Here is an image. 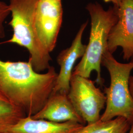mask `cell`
Returning <instances> with one entry per match:
<instances>
[{
	"instance_id": "cell-1",
	"label": "cell",
	"mask_w": 133,
	"mask_h": 133,
	"mask_svg": "<svg viewBox=\"0 0 133 133\" xmlns=\"http://www.w3.org/2000/svg\"><path fill=\"white\" fill-rule=\"evenodd\" d=\"M58 74L50 66L45 73L34 70L31 63L0 59V93L10 103L32 116L51 95Z\"/></svg>"
},
{
	"instance_id": "cell-2",
	"label": "cell",
	"mask_w": 133,
	"mask_h": 133,
	"mask_svg": "<svg viewBox=\"0 0 133 133\" xmlns=\"http://www.w3.org/2000/svg\"><path fill=\"white\" fill-rule=\"evenodd\" d=\"M91 18L89 43L81 61L75 66L72 75L90 78L93 71L97 73L96 82L103 85L104 79L101 75V60L108 50V37L110 29L118 19L117 7L110 6L104 10L99 3H90L86 6Z\"/></svg>"
},
{
	"instance_id": "cell-3",
	"label": "cell",
	"mask_w": 133,
	"mask_h": 133,
	"mask_svg": "<svg viewBox=\"0 0 133 133\" xmlns=\"http://www.w3.org/2000/svg\"><path fill=\"white\" fill-rule=\"evenodd\" d=\"M38 0H10L13 30L11 38L0 43H12L26 48L30 54L29 61L38 73L48 70L52 60L50 53L43 45L36 33L35 14Z\"/></svg>"
},
{
	"instance_id": "cell-4",
	"label": "cell",
	"mask_w": 133,
	"mask_h": 133,
	"mask_svg": "<svg viewBox=\"0 0 133 133\" xmlns=\"http://www.w3.org/2000/svg\"><path fill=\"white\" fill-rule=\"evenodd\" d=\"M101 65L109 72L110 83L105 87L106 108L100 120L107 121L122 117L133 124V97L129 90V78L133 70V58L128 63L117 61L107 50L102 58Z\"/></svg>"
},
{
	"instance_id": "cell-5",
	"label": "cell",
	"mask_w": 133,
	"mask_h": 133,
	"mask_svg": "<svg viewBox=\"0 0 133 133\" xmlns=\"http://www.w3.org/2000/svg\"><path fill=\"white\" fill-rule=\"evenodd\" d=\"M95 82L89 78L72 75L68 94L76 112L87 124L100 120V112L106 104L105 94Z\"/></svg>"
},
{
	"instance_id": "cell-6",
	"label": "cell",
	"mask_w": 133,
	"mask_h": 133,
	"mask_svg": "<svg viewBox=\"0 0 133 133\" xmlns=\"http://www.w3.org/2000/svg\"><path fill=\"white\" fill-rule=\"evenodd\" d=\"M62 18V1L38 0L35 14V29L38 39L49 53L56 46Z\"/></svg>"
},
{
	"instance_id": "cell-7",
	"label": "cell",
	"mask_w": 133,
	"mask_h": 133,
	"mask_svg": "<svg viewBox=\"0 0 133 133\" xmlns=\"http://www.w3.org/2000/svg\"><path fill=\"white\" fill-rule=\"evenodd\" d=\"M117 16L109 34L108 50L112 54L121 47L124 60L129 61L133 57V0H122L117 8Z\"/></svg>"
},
{
	"instance_id": "cell-8",
	"label": "cell",
	"mask_w": 133,
	"mask_h": 133,
	"mask_svg": "<svg viewBox=\"0 0 133 133\" xmlns=\"http://www.w3.org/2000/svg\"><path fill=\"white\" fill-rule=\"evenodd\" d=\"M88 23L87 21L81 25L71 45L63 50L58 55L57 62L60 68L52 94L58 92L68 94L75 64L77 59L82 57L85 51L86 45L82 43V38Z\"/></svg>"
},
{
	"instance_id": "cell-9",
	"label": "cell",
	"mask_w": 133,
	"mask_h": 133,
	"mask_svg": "<svg viewBox=\"0 0 133 133\" xmlns=\"http://www.w3.org/2000/svg\"><path fill=\"white\" fill-rule=\"evenodd\" d=\"M31 117L56 123L74 121L86 124L75 110L68 94L60 92L51 94L43 108Z\"/></svg>"
},
{
	"instance_id": "cell-10",
	"label": "cell",
	"mask_w": 133,
	"mask_h": 133,
	"mask_svg": "<svg viewBox=\"0 0 133 133\" xmlns=\"http://www.w3.org/2000/svg\"><path fill=\"white\" fill-rule=\"evenodd\" d=\"M84 125L74 121L56 123L27 115L4 133H76Z\"/></svg>"
},
{
	"instance_id": "cell-11",
	"label": "cell",
	"mask_w": 133,
	"mask_h": 133,
	"mask_svg": "<svg viewBox=\"0 0 133 133\" xmlns=\"http://www.w3.org/2000/svg\"><path fill=\"white\" fill-rule=\"evenodd\" d=\"M131 125L126 119L117 117L107 121L97 122L84 126L76 133H128Z\"/></svg>"
},
{
	"instance_id": "cell-12",
	"label": "cell",
	"mask_w": 133,
	"mask_h": 133,
	"mask_svg": "<svg viewBox=\"0 0 133 133\" xmlns=\"http://www.w3.org/2000/svg\"><path fill=\"white\" fill-rule=\"evenodd\" d=\"M24 111L10 102L0 100V133H4L10 127L26 116Z\"/></svg>"
},
{
	"instance_id": "cell-13",
	"label": "cell",
	"mask_w": 133,
	"mask_h": 133,
	"mask_svg": "<svg viewBox=\"0 0 133 133\" xmlns=\"http://www.w3.org/2000/svg\"><path fill=\"white\" fill-rule=\"evenodd\" d=\"M10 14L9 5L0 1V38H4L5 36L4 23Z\"/></svg>"
},
{
	"instance_id": "cell-14",
	"label": "cell",
	"mask_w": 133,
	"mask_h": 133,
	"mask_svg": "<svg viewBox=\"0 0 133 133\" xmlns=\"http://www.w3.org/2000/svg\"><path fill=\"white\" fill-rule=\"evenodd\" d=\"M105 3H112L116 7H118L121 3L122 0H103Z\"/></svg>"
},
{
	"instance_id": "cell-15",
	"label": "cell",
	"mask_w": 133,
	"mask_h": 133,
	"mask_svg": "<svg viewBox=\"0 0 133 133\" xmlns=\"http://www.w3.org/2000/svg\"><path fill=\"white\" fill-rule=\"evenodd\" d=\"M129 90L131 95H132L133 97V76H130V78H129Z\"/></svg>"
},
{
	"instance_id": "cell-16",
	"label": "cell",
	"mask_w": 133,
	"mask_h": 133,
	"mask_svg": "<svg viewBox=\"0 0 133 133\" xmlns=\"http://www.w3.org/2000/svg\"><path fill=\"white\" fill-rule=\"evenodd\" d=\"M0 100H4V101H6L9 102L8 100L5 99V97H4L3 95H2L1 93H0Z\"/></svg>"
},
{
	"instance_id": "cell-17",
	"label": "cell",
	"mask_w": 133,
	"mask_h": 133,
	"mask_svg": "<svg viewBox=\"0 0 133 133\" xmlns=\"http://www.w3.org/2000/svg\"><path fill=\"white\" fill-rule=\"evenodd\" d=\"M128 133H133V124L131 126V128L130 129Z\"/></svg>"
},
{
	"instance_id": "cell-18",
	"label": "cell",
	"mask_w": 133,
	"mask_h": 133,
	"mask_svg": "<svg viewBox=\"0 0 133 133\" xmlns=\"http://www.w3.org/2000/svg\"><path fill=\"white\" fill-rule=\"evenodd\" d=\"M58 1H62V0H58Z\"/></svg>"
}]
</instances>
